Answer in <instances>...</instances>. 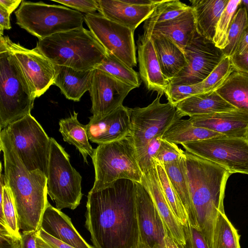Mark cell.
Returning <instances> with one entry per match:
<instances>
[{"instance_id":"cell-25","label":"cell","mask_w":248,"mask_h":248,"mask_svg":"<svg viewBox=\"0 0 248 248\" xmlns=\"http://www.w3.org/2000/svg\"><path fill=\"white\" fill-rule=\"evenodd\" d=\"M54 85L58 87L65 97L76 102L79 101L83 94L89 91L93 70L79 71L55 65Z\"/></svg>"},{"instance_id":"cell-54","label":"cell","mask_w":248,"mask_h":248,"mask_svg":"<svg viewBox=\"0 0 248 248\" xmlns=\"http://www.w3.org/2000/svg\"><path fill=\"white\" fill-rule=\"evenodd\" d=\"M239 6L244 7L246 10L248 29V0H241Z\"/></svg>"},{"instance_id":"cell-29","label":"cell","mask_w":248,"mask_h":248,"mask_svg":"<svg viewBox=\"0 0 248 248\" xmlns=\"http://www.w3.org/2000/svg\"><path fill=\"white\" fill-rule=\"evenodd\" d=\"M78 113L74 111L70 117L61 119L59 131L63 140L73 145L82 155L84 162L88 163L87 156L93 155L94 149L89 143L86 125L81 124L78 119Z\"/></svg>"},{"instance_id":"cell-22","label":"cell","mask_w":248,"mask_h":248,"mask_svg":"<svg viewBox=\"0 0 248 248\" xmlns=\"http://www.w3.org/2000/svg\"><path fill=\"white\" fill-rule=\"evenodd\" d=\"M40 228L53 237L75 248H95L82 238L68 216L49 202L43 215Z\"/></svg>"},{"instance_id":"cell-14","label":"cell","mask_w":248,"mask_h":248,"mask_svg":"<svg viewBox=\"0 0 248 248\" xmlns=\"http://www.w3.org/2000/svg\"><path fill=\"white\" fill-rule=\"evenodd\" d=\"M3 43L13 54L36 97L43 95L54 84L55 64L37 51L12 42L7 36H0Z\"/></svg>"},{"instance_id":"cell-12","label":"cell","mask_w":248,"mask_h":248,"mask_svg":"<svg viewBox=\"0 0 248 248\" xmlns=\"http://www.w3.org/2000/svg\"><path fill=\"white\" fill-rule=\"evenodd\" d=\"M84 22L107 52L131 68L137 66L134 31L108 19L100 13L85 14Z\"/></svg>"},{"instance_id":"cell-5","label":"cell","mask_w":248,"mask_h":248,"mask_svg":"<svg viewBox=\"0 0 248 248\" xmlns=\"http://www.w3.org/2000/svg\"><path fill=\"white\" fill-rule=\"evenodd\" d=\"M36 98L13 54L0 42V129L31 114Z\"/></svg>"},{"instance_id":"cell-32","label":"cell","mask_w":248,"mask_h":248,"mask_svg":"<svg viewBox=\"0 0 248 248\" xmlns=\"http://www.w3.org/2000/svg\"><path fill=\"white\" fill-rule=\"evenodd\" d=\"M0 225L8 228L16 237L20 239L21 233L18 223L17 213L12 192L4 180L0 162Z\"/></svg>"},{"instance_id":"cell-46","label":"cell","mask_w":248,"mask_h":248,"mask_svg":"<svg viewBox=\"0 0 248 248\" xmlns=\"http://www.w3.org/2000/svg\"><path fill=\"white\" fill-rule=\"evenodd\" d=\"M20 239L8 228L0 225V248H19Z\"/></svg>"},{"instance_id":"cell-44","label":"cell","mask_w":248,"mask_h":248,"mask_svg":"<svg viewBox=\"0 0 248 248\" xmlns=\"http://www.w3.org/2000/svg\"><path fill=\"white\" fill-rule=\"evenodd\" d=\"M53 1L64 5L85 14H94L98 11L97 0H53Z\"/></svg>"},{"instance_id":"cell-3","label":"cell","mask_w":248,"mask_h":248,"mask_svg":"<svg viewBox=\"0 0 248 248\" xmlns=\"http://www.w3.org/2000/svg\"><path fill=\"white\" fill-rule=\"evenodd\" d=\"M190 198L198 229L213 248L215 223L223 201L227 181L232 174L209 160L184 151Z\"/></svg>"},{"instance_id":"cell-49","label":"cell","mask_w":248,"mask_h":248,"mask_svg":"<svg viewBox=\"0 0 248 248\" xmlns=\"http://www.w3.org/2000/svg\"><path fill=\"white\" fill-rule=\"evenodd\" d=\"M10 16V14L9 12L0 5V36L3 35L4 30H10L12 28Z\"/></svg>"},{"instance_id":"cell-9","label":"cell","mask_w":248,"mask_h":248,"mask_svg":"<svg viewBox=\"0 0 248 248\" xmlns=\"http://www.w3.org/2000/svg\"><path fill=\"white\" fill-rule=\"evenodd\" d=\"M5 128L27 170H39L47 177L50 138L40 124L30 114Z\"/></svg>"},{"instance_id":"cell-31","label":"cell","mask_w":248,"mask_h":248,"mask_svg":"<svg viewBox=\"0 0 248 248\" xmlns=\"http://www.w3.org/2000/svg\"><path fill=\"white\" fill-rule=\"evenodd\" d=\"M216 91L235 108L248 110V75L246 74L234 70Z\"/></svg>"},{"instance_id":"cell-18","label":"cell","mask_w":248,"mask_h":248,"mask_svg":"<svg viewBox=\"0 0 248 248\" xmlns=\"http://www.w3.org/2000/svg\"><path fill=\"white\" fill-rule=\"evenodd\" d=\"M189 120L195 126L206 128L228 137L248 140V110H234L195 115Z\"/></svg>"},{"instance_id":"cell-10","label":"cell","mask_w":248,"mask_h":248,"mask_svg":"<svg viewBox=\"0 0 248 248\" xmlns=\"http://www.w3.org/2000/svg\"><path fill=\"white\" fill-rule=\"evenodd\" d=\"M161 97L158 94L147 107L129 108L130 136L137 158L143 154L152 139L158 135H163L171 124L183 117L170 102L161 103Z\"/></svg>"},{"instance_id":"cell-26","label":"cell","mask_w":248,"mask_h":248,"mask_svg":"<svg viewBox=\"0 0 248 248\" xmlns=\"http://www.w3.org/2000/svg\"><path fill=\"white\" fill-rule=\"evenodd\" d=\"M175 107L183 117H189L237 108L225 100L216 91L195 94L180 102Z\"/></svg>"},{"instance_id":"cell-27","label":"cell","mask_w":248,"mask_h":248,"mask_svg":"<svg viewBox=\"0 0 248 248\" xmlns=\"http://www.w3.org/2000/svg\"><path fill=\"white\" fill-rule=\"evenodd\" d=\"M229 0H190L197 32L213 41L217 22Z\"/></svg>"},{"instance_id":"cell-36","label":"cell","mask_w":248,"mask_h":248,"mask_svg":"<svg viewBox=\"0 0 248 248\" xmlns=\"http://www.w3.org/2000/svg\"><path fill=\"white\" fill-rule=\"evenodd\" d=\"M190 6L178 0H160L144 21V31L159 23L172 19L186 11Z\"/></svg>"},{"instance_id":"cell-37","label":"cell","mask_w":248,"mask_h":248,"mask_svg":"<svg viewBox=\"0 0 248 248\" xmlns=\"http://www.w3.org/2000/svg\"><path fill=\"white\" fill-rule=\"evenodd\" d=\"M247 28L246 10L239 6L229 30L227 46L222 49L225 57H231L234 54L238 42Z\"/></svg>"},{"instance_id":"cell-40","label":"cell","mask_w":248,"mask_h":248,"mask_svg":"<svg viewBox=\"0 0 248 248\" xmlns=\"http://www.w3.org/2000/svg\"><path fill=\"white\" fill-rule=\"evenodd\" d=\"M203 93L200 83L194 85L169 83L165 94L169 102L175 106L195 94Z\"/></svg>"},{"instance_id":"cell-2","label":"cell","mask_w":248,"mask_h":248,"mask_svg":"<svg viewBox=\"0 0 248 248\" xmlns=\"http://www.w3.org/2000/svg\"><path fill=\"white\" fill-rule=\"evenodd\" d=\"M0 149L3 156L4 180L13 197L19 229L37 232L49 202L47 177L39 170H27L6 128L0 130Z\"/></svg>"},{"instance_id":"cell-30","label":"cell","mask_w":248,"mask_h":248,"mask_svg":"<svg viewBox=\"0 0 248 248\" xmlns=\"http://www.w3.org/2000/svg\"><path fill=\"white\" fill-rule=\"evenodd\" d=\"M221 136L223 135L193 125L189 119H180L171 124L163 134L162 140L176 144H182Z\"/></svg>"},{"instance_id":"cell-53","label":"cell","mask_w":248,"mask_h":248,"mask_svg":"<svg viewBox=\"0 0 248 248\" xmlns=\"http://www.w3.org/2000/svg\"><path fill=\"white\" fill-rule=\"evenodd\" d=\"M165 243L166 248H182V246L178 245L168 233L165 237Z\"/></svg>"},{"instance_id":"cell-39","label":"cell","mask_w":248,"mask_h":248,"mask_svg":"<svg viewBox=\"0 0 248 248\" xmlns=\"http://www.w3.org/2000/svg\"><path fill=\"white\" fill-rule=\"evenodd\" d=\"M230 58L225 57L200 84L203 93L216 91L233 72Z\"/></svg>"},{"instance_id":"cell-7","label":"cell","mask_w":248,"mask_h":248,"mask_svg":"<svg viewBox=\"0 0 248 248\" xmlns=\"http://www.w3.org/2000/svg\"><path fill=\"white\" fill-rule=\"evenodd\" d=\"M16 23L39 40L83 27L84 16L70 8L22 0L16 11Z\"/></svg>"},{"instance_id":"cell-42","label":"cell","mask_w":248,"mask_h":248,"mask_svg":"<svg viewBox=\"0 0 248 248\" xmlns=\"http://www.w3.org/2000/svg\"><path fill=\"white\" fill-rule=\"evenodd\" d=\"M162 136L158 135L152 139L143 154L137 158L142 174L146 173L154 166L153 159L160 147Z\"/></svg>"},{"instance_id":"cell-55","label":"cell","mask_w":248,"mask_h":248,"mask_svg":"<svg viewBox=\"0 0 248 248\" xmlns=\"http://www.w3.org/2000/svg\"><path fill=\"white\" fill-rule=\"evenodd\" d=\"M139 248H150L147 245L140 242Z\"/></svg>"},{"instance_id":"cell-38","label":"cell","mask_w":248,"mask_h":248,"mask_svg":"<svg viewBox=\"0 0 248 248\" xmlns=\"http://www.w3.org/2000/svg\"><path fill=\"white\" fill-rule=\"evenodd\" d=\"M241 0H229L217 25L213 42L216 46L223 49L227 46L229 28Z\"/></svg>"},{"instance_id":"cell-11","label":"cell","mask_w":248,"mask_h":248,"mask_svg":"<svg viewBox=\"0 0 248 248\" xmlns=\"http://www.w3.org/2000/svg\"><path fill=\"white\" fill-rule=\"evenodd\" d=\"M186 151L216 163L231 173L248 174V140L225 135L181 144Z\"/></svg>"},{"instance_id":"cell-45","label":"cell","mask_w":248,"mask_h":248,"mask_svg":"<svg viewBox=\"0 0 248 248\" xmlns=\"http://www.w3.org/2000/svg\"><path fill=\"white\" fill-rule=\"evenodd\" d=\"M37 248H75L47 233L40 228L36 232Z\"/></svg>"},{"instance_id":"cell-15","label":"cell","mask_w":248,"mask_h":248,"mask_svg":"<svg viewBox=\"0 0 248 248\" xmlns=\"http://www.w3.org/2000/svg\"><path fill=\"white\" fill-rule=\"evenodd\" d=\"M135 88L105 71L94 69L89 91L92 116L103 117L123 105L128 93Z\"/></svg>"},{"instance_id":"cell-13","label":"cell","mask_w":248,"mask_h":248,"mask_svg":"<svg viewBox=\"0 0 248 248\" xmlns=\"http://www.w3.org/2000/svg\"><path fill=\"white\" fill-rule=\"evenodd\" d=\"M186 66L169 83L194 85L203 81L225 57L222 50L213 41L197 31L191 42L184 49Z\"/></svg>"},{"instance_id":"cell-34","label":"cell","mask_w":248,"mask_h":248,"mask_svg":"<svg viewBox=\"0 0 248 248\" xmlns=\"http://www.w3.org/2000/svg\"><path fill=\"white\" fill-rule=\"evenodd\" d=\"M96 69L105 71L135 88L141 84L139 73L109 52H107L106 57Z\"/></svg>"},{"instance_id":"cell-6","label":"cell","mask_w":248,"mask_h":248,"mask_svg":"<svg viewBox=\"0 0 248 248\" xmlns=\"http://www.w3.org/2000/svg\"><path fill=\"white\" fill-rule=\"evenodd\" d=\"M91 158L95 179L90 191L106 188L120 179L141 184L142 173L130 135L118 140L99 144L94 149Z\"/></svg>"},{"instance_id":"cell-19","label":"cell","mask_w":248,"mask_h":248,"mask_svg":"<svg viewBox=\"0 0 248 248\" xmlns=\"http://www.w3.org/2000/svg\"><path fill=\"white\" fill-rule=\"evenodd\" d=\"M139 75L149 91L165 94L169 81L163 75L152 41L147 34L139 35L137 41Z\"/></svg>"},{"instance_id":"cell-48","label":"cell","mask_w":248,"mask_h":248,"mask_svg":"<svg viewBox=\"0 0 248 248\" xmlns=\"http://www.w3.org/2000/svg\"><path fill=\"white\" fill-rule=\"evenodd\" d=\"M35 231L22 232L19 248H37Z\"/></svg>"},{"instance_id":"cell-35","label":"cell","mask_w":248,"mask_h":248,"mask_svg":"<svg viewBox=\"0 0 248 248\" xmlns=\"http://www.w3.org/2000/svg\"><path fill=\"white\" fill-rule=\"evenodd\" d=\"M157 175L165 198L178 221L185 225L187 218L185 209L177 193L173 189L162 164L153 159Z\"/></svg>"},{"instance_id":"cell-52","label":"cell","mask_w":248,"mask_h":248,"mask_svg":"<svg viewBox=\"0 0 248 248\" xmlns=\"http://www.w3.org/2000/svg\"><path fill=\"white\" fill-rule=\"evenodd\" d=\"M126 2L137 5H152L158 2L159 0H125Z\"/></svg>"},{"instance_id":"cell-17","label":"cell","mask_w":248,"mask_h":248,"mask_svg":"<svg viewBox=\"0 0 248 248\" xmlns=\"http://www.w3.org/2000/svg\"><path fill=\"white\" fill-rule=\"evenodd\" d=\"M87 126L89 140L98 145L121 140L129 135V108L122 105L102 117L89 118Z\"/></svg>"},{"instance_id":"cell-47","label":"cell","mask_w":248,"mask_h":248,"mask_svg":"<svg viewBox=\"0 0 248 248\" xmlns=\"http://www.w3.org/2000/svg\"><path fill=\"white\" fill-rule=\"evenodd\" d=\"M230 58L234 71L248 75V52L243 56H232Z\"/></svg>"},{"instance_id":"cell-33","label":"cell","mask_w":248,"mask_h":248,"mask_svg":"<svg viewBox=\"0 0 248 248\" xmlns=\"http://www.w3.org/2000/svg\"><path fill=\"white\" fill-rule=\"evenodd\" d=\"M239 238L225 211H219L215 223L213 248H240Z\"/></svg>"},{"instance_id":"cell-4","label":"cell","mask_w":248,"mask_h":248,"mask_svg":"<svg viewBox=\"0 0 248 248\" xmlns=\"http://www.w3.org/2000/svg\"><path fill=\"white\" fill-rule=\"evenodd\" d=\"M35 49L56 65L79 71L96 69L107 54L92 32L83 27L39 40Z\"/></svg>"},{"instance_id":"cell-28","label":"cell","mask_w":248,"mask_h":248,"mask_svg":"<svg viewBox=\"0 0 248 248\" xmlns=\"http://www.w3.org/2000/svg\"><path fill=\"white\" fill-rule=\"evenodd\" d=\"M162 165L173 189L185 209L187 222L192 226L198 229L190 198L185 154V156L179 160Z\"/></svg>"},{"instance_id":"cell-51","label":"cell","mask_w":248,"mask_h":248,"mask_svg":"<svg viewBox=\"0 0 248 248\" xmlns=\"http://www.w3.org/2000/svg\"><path fill=\"white\" fill-rule=\"evenodd\" d=\"M21 0H0V5L11 15L20 5Z\"/></svg>"},{"instance_id":"cell-24","label":"cell","mask_w":248,"mask_h":248,"mask_svg":"<svg viewBox=\"0 0 248 248\" xmlns=\"http://www.w3.org/2000/svg\"><path fill=\"white\" fill-rule=\"evenodd\" d=\"M158 32L166 36L183 51L197 32L196 23L191 7L176 17L155 24L144 31V33Z\"/></svg>"},{"instance_id":"cell-20","label":"cell","mask_w":248,"mask_h":248,"mask_svg":"<svg viewBox=\"0 0 248 248\" xmlns=\"http://www.w3.org/2000/svg\"><path fill=\"white\" fill-rule=\"evenodd\" d=\"M141 184L150 193L168 234L178 245L184 246L186 240L183 226L177 219L165 198L155 163L148 171L142 174Z\"/></svg>"},{"instance_id":"cell-8","label":"cell","mask_w":248,"mask_h":248,"mask_svg":"<svg viewBox=\"0 0 248 248\" xmlns=\"http://www.w3.org/2000/svg\"><path fill=\"white\" fill-rule=\"evenodd\" d=\"M51 148L47 176V193L56 208L75 209L80 204L82 176L71 165L64 149L50 138Z\"/></svg>"},{"instance_id":"cell-43","label":"cell","mask_w":248,"mask_h":248,"mask_svg":"<svg viewBox=\"0 0 248 248\" xmlns=\"http://www.w3.org/2000/svg\"><path fill=\"white\" fill-rule=\"evenodd\" d=\"M186 244L182 248H209L201 231L187 221L183 226Z\"/></svg>"},{"instance_id":"cell-23","label":"cell","mask_w":248,"mask_h":248,"mask_svg":"<svg viewBox=\"0 0 248 248\" xmlns=\"http://www.w3.org/2000/svg\"><path fill=\"white\" fill-rule=\"evenodd\" d=\"M150 37L161 72L169 81L187 65L184 51L170 39L158 32L144 33Z\"/></svg>"},{"instance_id":"cell-16","label":"cell","mask_w":248,"mask_h":248,"mask_svg":"<svg viewBox=\"0 0 248 248\" xmlns=\"http://www.w3.org/2000/svg\"><path fill=\"white\" fill-rule=\"evenodd\" d=\"M136 189L140 242L150 248H166L168 231L150 193L140 183L136 182Z\"/></svg>"},{"instance_id":"cell-21","label":"cell","mask_w":248,"mask_h":248,"mask_svg":"<svg viewBox=\"0 0 248 248\" xmlns=\"http://www.w3.org/2000/svg\"><path fill=\"white\" fill-rule=\"evenodd\" d=\"M101 15L135 31L152 13L156 4L137 5L125 0H97Z\"/></svg>"},{"instance_id":"cell-1","label":"cell","mask_w":248,"mask_h":248,"mask_svg":"<svg viewBox=\"0 0 248 248\" xmlns=\"http://www.w3.org/2000/svg\"><path fill=\"white\" fill-rule=\"evenodd\" d=\"M85 227L95 248H139L136 182L120 179L88 192Z\"/></svg>"},{"instance_id":"cell-41","label":"cell","mask_w":248,"mask_h":248,"mask_svg":"<svg viewBox=\"0 0 248 248\" xmlns=\"http://www.w3.org/2000/svg\"><path fill=\"white\" fill-rule=\"evenodd\" d=\"M184 156V151L176 144L161 139L160 147L154 159L164 164L179 160Z\"/></svg>"},{"instance_id":"cell-50","label":"cell","mask_w":248,"mask_h":248,"mask_svg":"<svg viewBox=\"0 0 248 248\" xmlns=\"http://www.w3.org/2000/svg\"><path fill=\"white\" fill-rule=\"evenodd\" d=\"M248 52V29L241 36L233 56H243Z\"/></svg>"}]
</instances>
